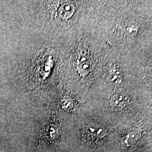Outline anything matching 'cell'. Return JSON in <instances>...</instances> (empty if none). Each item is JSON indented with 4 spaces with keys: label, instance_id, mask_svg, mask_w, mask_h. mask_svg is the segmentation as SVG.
Wrapping results in <instances>:
<instances>
[{
    "label": "cell",
    "instance_id": "277c9868",
    "mask_svg": "<svg viewBox=\"0 0 152 152\" xmlns=\"http://www.w3.org/2000/svg\"><path fill=\"white\" fill-rule=\"evenodd\" d=\"M125 99L123 96L116 95L113 96L112 99V103L115 107H120L124 105Z\"/></svg>",
    "mask_w": 152,
    "mask_h": 152
},
{
    "label": "cell",
    "instance_id": "6da1fadb",
    "mask_svg": "<svg viewBox=\"0 0 152 152\" xmlns=\"http://www.w3.org/2000/svg\"><path fill=\"white\" fill-rule=\"evenodd\" d=\"M75 7L71 3H66L61 6L59 14L61 18L67 19L70 18L75 12Z\"/></svg>",
    "mask_w": 152,
    "mask_h": 152
},
{
    "label": "cell",
    "instance_id": "5b68a950",
    "mask_svg": "<svg viewBox=\"0 0 152 152\" xmlns=\"http://www.w3.org/2000/svg\"><path fill=\"white\" fill-rule=\"evenodd\" d=\"M126 30L127 33L131 35L134 34L135 33L137 32V28L134 27L133 26H127L126 28Z\"/></svg>",
    "mask_w": 152,
    "mask_h": 152
},
{
    "label": "cell",
    "instance_id": "7a4b0ae2",
    "mask_svg": "<svg viewBox=\"0 0 152 152\" xmlns=\"http://www.w3.org/2000/svg\"><path fill=\"white\" fill-rule=\"evenodd\" d=\"M109 80L115 83H120L122 80V74L120 68L117 65H112L109 71Z\"/></svg>",
    "mask_w": 152,
    "mask_h": 152
},
{
    "label": "cell",
    "instance_id": "3957f363",
    "mask_svg": "<svg viewBox=\"0 0 152 152\" xmlns=\"http://www.w3.org/2000/svg\"><path fill=\"white\" fill-rule=\"evenodd\" d=\"M87 131L91 136L96 137H102L105 135L103 128L97 125H90L87 128Z\"/></svg>",
    "mask_w": 152,
    "mask_h": 152
}]
</instances>
